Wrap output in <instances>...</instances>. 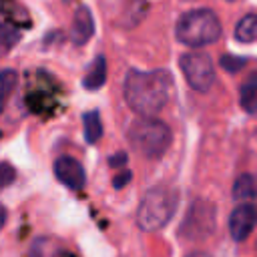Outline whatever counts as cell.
<instances>
[{"mask_svg":"<svg viewBox=\"0 0 257 257\" xmlns=\"http://www.w3.org/2000/svg\"><path fill=\"white\" fill-rule=\"evenodd\" d=\"M16 80H18V74L16 70L12 68H6V70H0V112L4 110L14 86H16Z\"/></svg>","mask_w":257,"mask_h":257,"instance_id":"15","label":"cell"},{"mask_svg":"<svg viewBox=\"0 0 257 257\" xmlns=\"http://www.w3.org/2000/svg\"><path fill=\"white\" fill-rule=\"evenodd\" d=\"M185 257H209V253H205V251H191Z\"/></svg>","mask_w":257,"mask_h":257,"instance_id":"22","label":"cell"},{"mask_svg":"<svg viewBox=\"0 0 257 257\" xmlns=\"http://www.w3.org/2000/svg\"><path fill=\"white\" fill-rule=\"evenodd\" d=\"M131 177H133L131 171H122V173H118V175L112 179V187H114V189H122V187L131 181Z\"/></svg>","mask_w":257,"mask_h":257,"instance_id":"19","label":"cell"},{"mask_svg":"<svg viewBox=\"0 0 257 257\" xmlns=\"http://www.w3.org/2000/svg\"><path fill=\"white\" fill-rule=\"evenodd\" d=\"M18 40H20L18 28H14V26H10V24H6V22H0V46L10 48V46H14Z\"/></svg>","mask_w":257,"mask_h":257,"instance_id":"16","label":"cell"},{"mask_svg":"<svg viewBox=\"0 0 257 257\" xmlns=\"http://www.w3.org/2000/svg\"><path fill=\"white\" fill-rule=\"evenodd\" d=\"M94 34V18L92 12L88 10V6H80L74 14L72 20V28H70V40L76 46H84Z\"/></svg>","mask_w":257,"mask_h":257,"instance_id":"9","label":"cell"},{"mask_svg":"<svg viewBox=\"0 0 257 257\" xmlns=\"http://www.w3.org/2000/svg\"><path fill=\"white\" fill-rule=\"evenodd\" d=\"M257 221V211L253 203H239L229 217V233L235 241H245Z\"/></svg>","mask_w":257,"mask_h":257,"instance_id":"7","label":"cell"},{"mask_svg":"<svg viewBox=\"0 0 257 257\" xmlns=\"http://www.w3.org/2000/svg\"><path fill=\"white\" fill-rule=\"evenodd\" d=\"M245 62H247V58H241V56H233V54L221 56V66H223V70H227V72H237V70H241V68L245 66Z\"/></svg>","mask_w":257,"mask_h":257,"instance_id":"17","label":"cell"},{"mask_svg":"<svg viewBox=\"0 0 257 257\" xmlns=\"http://www.w3.org/2000/svg\"><path fill=\"white\" fill-rule=\"evenodd\" d=\"M177 203H179V195L175 189L167 187V185H157V187H151L141 203H139V209H137V223L143 231H159L163 229L175 215V209H177Z\"/></svg>","mask_w":257,"mask_h":257,"instance_id":"3","label":"cell"},{"mask_svg":"<svg viewBox=\"0 0 257 257\" xmlns=\"http://www.w3.org/2000/svg\"><path fill=\"white\" fill-rule=\"evenodd\" d=\"M54 175L64 187H68L72 191H80L86 181L84 169L74 157H58L54 161Z\"/></svg>","mask_w":257,"mask_h":257,"instance_id":"8","label":"cell"},{"mask_svg":"<svg viewBox=\"0 0 257 257\" xmlns=\"http://www.w3.org/2000/svg\"><path fill=\"white\" fill-rule=\"evenodd\" d=\"M187 84L197 92H209L215 84V64L205 52H187L179 60Z\"/></svg>","mask_w":257,"mask_h":257,"instance_id":"6","label":"cell"},{"mask_svg":"<svg viewBox=\"0 0 257 257\" xmlns=\"http://www.w3.org/2000/svg\"><path fill=\"white\" fill-rule=\"evenodd\" d=\"M110 167H122L124 163H126V155L124 153H116L114 157H110Z\"/></svg>","mask_w":257,"mask_h":257,"instance_id":"20","label":"cell"},{"mask_svg":"<svg viewBox=\"0 0 257 257\" xmlns=\"http://www.w3.org/2000/svg\"><path fill=\"white\" fill-rule=\"evenodd\" d=\"M223 26L219 16L209 8H195L185 12L175 24V36L181 44L199 48L213 44L221 38Z\"/></svg>","mask_w":257,"mask_h":257,"instance_id":"2","label":"cell"},{"mask_svg":"<svg viewBox=\"0 0 257 257\" xmlns=\"http://www.w3.org/2000/svg\"><path fill=\"white\" fill-rule=\"evenodd\" d=\"M58 257H76V255H74V253H70V251H62Z\"/></svg>","mask_w":257,"mask_h":257,"instance_id":"23","label":"cell"},{"mask_svg":"<svg viewBox=\"0 0 257 257\" xmlns=\"http://www.w3.org/2000/svg\"><path fill=\"white\" fill-rule=\"evenodd\" d=\"M82 124H84V139L86 143L94 145L100 141L102 137V122H100V114L96 110H86L82 116Z\"/></svg>","mask_w":257,"mask_h":257,"instance_id":"14","label":"cell"},{"mask_svg":"<svg viewBox=\"0 0 257 257\" xmlns=\"http://www.w3.org/2000/svg\"><path fill=\"white\" fill-rule=\"evenodd\" d=\"M4 223H6V207L0 205V229L4 227Z\"/></svg>","mask_w":257,"mask_h":257,"instance_id":"21","label":"cell"},{"mask_svg":"<svg viewBox=\"0 0 257 257\" xmlns=\"http://www.w3.org/2000/svg\"><path fill=\"white\" fill-rule=\"evenodd\" d=\"M215 223H217V213H215V205L207 199H195L183 221L179 227V237L183 241H203L209 235H213L215 231Z\"/></svg>","mask_w":257,"mask_h":257,"instance_id":"5","label":"cell"},{"mask_svg":"<svg viewBox=\"0 0 257 257\" xmlns=\"http://www.w3.org/2000/svg\"><path fill=\"white\" fill-rule=\"evenodd\" d=\"M104 80H106V60H104L102 54H98L90 62V66H88V70L82 78V84H84L86 90H98L104 84Z\"/></svg>","mask_w":257,"mask_h":257,"instance_id":"10","label":"cell"},{"mask_svg":"<svg viewBox=\"0 0 257 257\" xmlns=\"http://www.w3.org/2000/svg\"><path fill=\"white\" fill-rule=\"evenodd\" d=\"M233 199L239 201V203H253V199H255V179H253V175L243 173L235 179Z\"/></svg>","mask_w":257,"mask_h":257,"instance_id":"12","label":"cell"},{"mask_svg":"<svg viewBox=\"0 0 257 257\" xmlns=\"http://www.w3.org/2000/svg\"><path fill=\"white\" fill-rule=\"evenodd\" d=\"M257 38V16L255 14H245L237 26H235V40L249 44Z\"/></svg>","mask_w":257,"mask_h":257,"instance_id":"13","label":"cell"},{"mask_svg":"<svg viewBox=\"0 0 257 257\" xmlns=\"http://www.w3.org/2000/svg\"><path fill=\"white\" fill-rule=\"evenodd\" d=\"M173 92V76L165 68L128 70L124 76V100L139 116L161 112Z\"/></svg>","mask_w":257,"mask_h":257,"instance_id":"1","label":"cell"},{"mask_svg":"<svg viewBox=\"0 0 257 257\" xmlns=\"http://www.w3.org/2000/svg\"><path fill=\"white\" fill-rule=\"evenodd\" d=\"M126 137L133 149L147 159H161L173 141L169 124L153 116H139L133 120Z\"/></svg>","mask_w":257,"mask_h":257,"instance_id":"4","label":"cell"},{"mask_svg":"<svg viewBox=\"0 0 257 257\" xmlns=\"http://www.w3.org/2000/svg\"><path fill=\"white\" fill-rule=\"evenodd\" d=\"M16 179V169L10 163H0V191L10 187Z\"/></svg>","mask_w":257,"mask_h":257,"instance_id":"18","label":"cell"},{"mask_svg":"<svg viewBox=\"0 0 257 257\" xmlns=\"http://www.w3.org/2000/svg\"><path fill=\"white\" fill-rule=\"evenodd\" d=\"M239 104L247 114H255L257 110V76L249 74V78L239 88Z\"/></svg>","mask_w":257,"mask_h":257,"instance_id":"11","label":"cell"}]
</instances>
